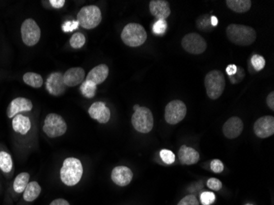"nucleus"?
I'll return each mask as SVG.
<instances>
[{"label": "nucleus", "instance_id": "f257e3e1", "mask_svg": "<svg viewBox=\"0 0 274 205\" xmlns=\"http://www.w3.org/2000/svg\"><path fill=\"white\" fill-rule=\"evenodd\" d=\"M229 40L236 46H249L256 41V32L248 26L231 24L226 28Z\"/></svg>", "mask_w": 274, "mask_h": 205}, {"label": "nucleus", "instance_id": "f03ea898", "mask_svg": "<svg viewBox=\"0 0 274 205\" xmlns=\"http://www.w3.org/2000/svg\"><path fill=\"white\" fill-rule=\"evenodd\" d=\"M83 174L82 164L80 160L75 158H68L64 160L60 171L61 180L64 184L72 186L78 184Z\"/></svg>", "mask_w": 274, "mask_h": 205}, {"label": "nucleus", "instance_id": "7ed1b4c3", "mask_svg": "<svg viewBox=\"0 0 274 205\" xmlns=\"http://www.w3.org/2000/svg\"><path fill=\"white\" fill-rule=\"evenodd\" d=\"M225 84L226 82L224 73L218 70L210 72L204 79V86L208 98L212 100L220 98L224 93Z\"/></svg>", "mask_w": 274, "mask_h": 205}, {"label": "nucleus", "instance_id": "20e7f679", "mask_svg": "<svg viewBox=\"0 0 274 205\" xmlns=\"http://www.w3.org/2000/svg\"><path fill=\"white\" fill-rule=\"evenodd\" d=\"M124 43L130 47H138L147 40L144 28L138 23H129L124 28L121 34Z\"/></svg>", "mask_w": 274, "mask_h": 205}, {"label": "nucleus", "instance_id": "39448f33", "mask_svg": "<svg viewBox=\"0 0 274 205\" xmlns=\"http://www.w3.org/2000/svg\"><path fill=\"white\" fill-rule=\"evenodd\" d=\"M102 20L101 11L97 6L89 5L82 8L78 14V22L79 25L84 29L90 30L100 25Z\"/></svg>", "mask_w": 274, "mask_h": 205}, {"label": "nucleus", "instance_id": "423d86ee", "mask_svg": "<svg viewBox=\"0 0 274 205\" xmlns=\"http://www.w3.org/2000/svg\"><path fill=\"white\" fill-rule=\"evenodd\" d=\"M132 123L137 132L146 134L153 129V114L148 108L140 107L133 114Z\"/></svg>", "mask_w": 274, "mask_h": 205}, {"label": "nucleus", "instance_id": "0eeeda50", "mask_svg": "<svg viewBox=\"0 0 274 205\" xmlns=\"http://www.w3.org/2000/svg\"><path fill=\"white\" fill-rule=\"evenodd\" d=\"M43 130L50 138L61 136L66 132V122L64 121L62 116L58 114H48L44 120Z\"/></svg>", "mask_w": 274, "mask_h": 205}, {"label": "nucleus", "instance_id": "6e6552de", "mask_svg": "<svg viewBox=\"0 0 274 205\" xmlns=\"http://www.w3.org/2000/svg\"><path fill=\"white\" fill-rule=\"evenodd\" d=\"M186 111V106L182 101H171L165 108V120L171 125H176L185 118Z\"/></svg>", "mask_w": 274, "mask_h": 205}, {"label": "nucleus", "instance_id": "1a4fd4ad", "mask_svg": "<svg viewBox=\"0 0 274 205\" xmlns=\"http://www.w3.org/2000/svg\"><path fill=\"white\" fill-rule=\"evenodd\" d=\"M22 38L26 46H34L40 39V29L33 19L24 20L21 28Z\"/></svg>", "mask_w": 274, "mask_h": 205}, {"label": "nucleus", "instance_id": "9d476101", "mask_svg": "<svg viewBox=\"0 0 274 205\" xmlns=\"http://www.w3.org/2000/svg\"><path fill=\"white\" fill-rule=\"evenodd\" d=\"M182 46L190 54H200L207 48V43L203 37L197 33L186 34L182 40Z\"/></svg>", "mask_w": 274, "mask_h": 205}, {"label": "nucleus", "instance_id": "9b49d317", "mask_svg": "<svg viewBox=\"0 0 274 205\" xmlns=\"http://www.w3.org/2000/svg\"><path fill=\"white\" fill-rule=\"evenodd\" d=\"M254 130L257 136L262 139L274 134V118L272 116H262L254 122Z\"/></svg>", "mask_w": 274, "mask_h": 205}, {"label": "nucleus", "instance_id": "f8f14e48", "mask_svg": "<svg viewBox=\"0 0 274 205\" xmlns=\"http://www.w3.org/2000/svg\"><path fill=\"white\" fill-rule=\"evenodd\" d=\"M66 86L61 72L51 73L46 80V89L54 96H62L66 90Z\"/></svg>", "mask_w": 274, "mask_h": 205}, {"label": "nucleus", "instance_id": "ddd939ff", "mask_svg": "<svg viewBox=\"0 0 274 205\" xmlns=\"http://www.w3.org/2000/svg\"><path fill=\"white\" fill-rule=\"evenodd\" d=\"M33 108V104L32 101L28 98H15L10 102L7 110V116L10 118H12L21 112H29Z\"/></svg>", "mask_w": 274, "mask_h": 205}, {"label": "nucleus", "instance_id": "4468645a", "mask_svg": "<svg viewBox=\"0 0 274 205\" xmlns=\"http://www.w3.org/2000/svg\"><path fill=\"white\" fill-rule=\"evenodd\" d=\"M243 128H244V125L242 119L238 116H232L225 122L222 128V132L226 138L235 139L242 134Z\"/></svg>", "mask_w": 274, "mask_h": 205}, {"label": "nucleus", "instance_id": "2eb2a0df", "mask_svg": "<svg viewBox=\"0 0 274 205\" xmlns=\"http://www.w3.org/2000/svg\"><path fill=\"white\" fill-rule=\"evenodd\" d=\"M90 116L100 123H107L110 121L111 112L106 104L103 102H96L90 107Z\"/></svg>", "mask_w": 274, "mask_h": 205}, {"label": "nucleus", "instance_id": "dca6fc26", "mask_svg": "<svg viewBox=\"0 0 274 205\" xmlns=\"http://www.w3.org/2000/svg\"><path fill=\"white\" fill-rule=\"evenodd\" d=\"M133 174L129 168L125 166H116L112 170L111 178L119 186H126L132 180Z\"/></svg>", "mask_w": 274, "mask_h": 205}, {"label": "nucleus", "instance_id": "f3484780", "mask_svg": "<svg viewBox=\"0 0 274 205\" xmlns=\"http://www.w3.org/2000/svg\"><path fill=\"white\" fill-rule=\"evenodd\" d=\"M150 11L158 20H166L171 14L168 2L164 0H152L150 2Z\"/></svg>", "mask_w": 274, "mask_h": 205}, {"label": "nucleus", "instance_id": "a211bd4d", "mask_svg": "<svg viewBox=\"0 0 274 205\" xmlns=\"http://www.w3.org/2000/svg\"><path fill=\"white\" fill-rule=\"evenodd\" d=\"M84 69L82 68H72L64 74V83L66 86H76L84 79Z\"/></svg>", "mask_w": 274, "mask_h": 205}, {"label": "nucleus", "instance_id": "6ab92c4d", "mask_svg": "<svg viewBox=\"0 0 274 205\" xmlns=\"http://www.w3.org/2000/svg\"><path fill=\"white\" fill-rule=\"evenodd\" d=\"M110 72L108 66L106 64H100L94 66L92 71L88 73L86 76V80L93 82L96 86L103 83L107 79Z\"/></svg>", "mask_w": 274, "mask_h": 205}, {"label": "nucleus", "instance_id": "aec40b11", "mask_svg": "<svg viewBox=\"0 0 274 205\" xmlns=\"http://www.w3.org/2000/svg\"><path fill=\"white\" fill-rule=\"evenodd\" d=\"M180 164L185 165H192L199 162L200 154L196 150L188 146H182L178 152Z\"/></svg>", "mask_w": 274, "mask_h": 205}, {"label": "nucleus", "instance_id": "412c9836", "mask_svg": "<svg viewBox=\"0 0 274 205\" xmlns=\"http://www.w3.org/2000/svg\"><path fill=\"white\" fill-rule=\"evenodd\" d=\"M12 124L14 130L21 134H26L32 128L30 118L28 116H23L22 114H18L14 116Z\"/></svg>", "mask_w": 274, "mask_h": 205}, {"label": "nucleus", "instance_id": "4be33fe9", "mask_svg": "<svg viewBox=\"0 0 274 205\" xmlns=\"http://www.w3.org/2000/svg\"><path fill=\"white\" fill-rule=\"evenodd\" d=\"M250 0H226V4L230 10L238 14H244L252 8Z\"/></svg>", "mask_w": 274, "mask_h": 205}, {"label": "nucleus", "instance_id": "5701e85b", "mask_svg": "<svg viewBox=\"0 0 274 205\" xmlns=\"http://www.w3.org/2000/svg\"><path fill=\"white\" fill-rule=\"evenodd\" d=\"M42 192V188L36 182H32L28 183V186L26 188L23 193V198L28 202H32L36 200Z\"/></svg>", "mask_w": 274, "mask_h": 205}, {"label": "nucleus", "instance_id": "b1692460", "mask_svg": "<svg viewBox=\"0 0 274 205\" xmlns=\"http://www.w3.org/2000/svg\"><path fill=\"white\" fill-rule=\"evenodd\" d=\"M30 180V175L28 172H22L19 174L14 182V189L16 193L21 194L25 190L26 188L28 186V183Z\"/></svg>", "mask_w": 274, "mask_h": 205}, {"label": "nucleus", "instance_id": "393cba45", "mask_svg": "<svg viewBox=\"0 0 274 205\" xmlns=\"http://www.w3.org/2000/svg\"><path fill=\"white\" fill-rule=\"evenodd\" d=\"M23 82L33 88H40L44 83L42 76L34 72H26L24 74Z\"/></svg>", "mask_w": 274, "mask_h": 205}, {"label": "nucleus", "instance_id": "a878e982", "mask_svg": "<svg viewBox=\"0 0 274 205\" xmlns=\"http://www.w3.org/2000/svg\"><path fill=\"white\" fill-rule=\"evenodd\" d=\"M0 169L5 174H8L12 169L11 155L4 151L0 152Z\"/></svg>", "mask_w": 274, "mask_h": 205}, {"label": "nucleus", "instance_id": "bb28decb", "mask_svg": "<svg viewBox=\"0 0 274 205\" xmlns=\"http://www.w3.org/2000/svg\"><path fill=\"white\" fill-rule=\"evenodd\" d=\"M80 92L86 98H92L94 97L97 90V86L93 82L86 80L80 86Z\"/></svg>", "mask_w": 274, "mask_h": 205}, {"label": "nucleus", "instance_id": "cd10ccee", "mask_svg": "<svg viewBox=\"0 0 274 205\" xmlns=\"http://www.w3.org/2000/svg\"><path fill=\"white\" fill-rule=\"evenodd\" d=\"M86 43V37L82 33H75L70 39V44L74 48H80Z\"/></svg>", "mask_w": 274, "mask_h": 205}, {"label": "nucleus", "instance_id": "c85d7f7f", "mask_svg": "<svg viewBox=\"0 0 274 205\" xmlns=\"http://www.w3.org/2000/svg\"><path fill=\"white\" fill-rule=\"evenodd\" d=\"M250 61H252V66H253L256 71H261V70H263L265 66L264 58L263 56H261V55H253Z\"/></svg>", "mask_w": 274, "mask_h": 205}, {"label": "nucleus", "instance_id": "c756f323", "mask_svg": "<svg viewBox=\"0 0 274 205\" xmlns=\"http://www.w3.org/2000/svg\"><path fill=\"white\" fill-rule=\"evenodd\" d=\"M168 23L166 20H157L153 25V32L156 34L162 36L167 30Z\"/></svg>", "mask_w": 274, "mask_h": 205}, {"label": "nucleus", "instance_id": "7c9ffc66", "mask_svg": "<svg viewBox=\"0 0 274 205\" xmlns=\"http://www.w3.org/2000/svg\"><path fill=\"white\" fill-rule=\"evenodd\" d=\"M196 25L200 30H210L212 28V25H211L210 16H208V15L201 16L197 20Z\"/></svg>", "mask_w": 274, "mask_h": 205}, {"label": "nucleus", "instance_id": "2f4dec72", "mask_svg": "<svg viewBox=\"0 0 274 205\" xmlns=\"http://www.w3.org/2000/svg\"><path fill=\"white\" fill-rule=\"evenodd\" d=\"M160 157L166 164H172L175 162V154L168 150H162L160 151Z\"/></svg>", "mask_w": 274, "mask_h": 205}, {"label": "nucleus", "instance_id": "473e14b6", "mask_svg": "<svg viewBox=\"0 0 274 205\" xmlns=\"http://www.w3.org/2000/svg\"><path fill=\"white\" fill-rule=\"evenodd\" d=\"M216 200V196L212 192H203L200 194L201 204L203 205H211Z\"/></svg>", "mask_w": 274, "mask_h": 205}, {"label": "nucleus", "instance_id": "72a5a7b5", "mask_svg": "<svg viewBox=\"0 0 274 205\" xmlns=\"http://www.w3.org/2000/svg\"><path fill=\"white\" fill-rule=\"evenodd\" d=\"M178 205H199V202L196 196L189 194L184 197Z\"/></svg>", "mask_w": 274, "mask_h": 205}, {"label": "nucleus", "instance_id": "f704fd0d", "mask_svg": "<svg viewBox=\"0 0 274 205\" xmlns=\"http://www.w3.org/2000/svg\"><path fill=\"white\" fill-rule=\"evenodd\" d=\"M79 26V22L78 20H71L64 23L62 26V29L64 32H71L76 30Z\"/></svg>", "mask_w": 274, "mask_h": 205}, {"label": "nucleus", "instance_id": "c9c22d12", "mask_svg": "<svg viewBox=\"0 0 274 205\" xmlns=\"http://www.w3.org/2000/svg\"><path fill=\"white\" fill-rule=\"evenodd\" d=\"M210 168L215 174H221L224 170V164L220 160H214L210 164Z\"/></svg>", "mask_w": 274, "mask_h": 205}, {"label": "nucleus", "instance_id": "e433bc0d", "mask_svg": "<svg viewBox=\"0 0 274 205\" xmlns=\"http://www.w3.org/2000/svg\"><path fill=\"white\" fill-rule=\"evenodd\" d=\"M207 186L210 189H212V190H220L222 187V184L217 178H210L207 182Z\"/></svg>", "mask_w": 274, "mask_h": 205}, {"label": "nucleus", "instance_id": "4c0bfd02", "mask_svg": "<svg viewBox=\"0 0 274 205\" xmlns=\"http://www.w3.org/2000/svg\"><path fill=\"white\" fill-rule=\"evenodd\" d=\"M238 66H236L235 64H230V65L226 66V72L229 76V78L235 75L236 72H238Z\"/></svg>", "mask_w": 274, "mask_h": 205}, {"label": "nucleus", "instance_id": "58836bf2", "mask_svg": "<svg viewBox=\"0 0 274 205\" xmlns=\"http://www.w3.org/2000/svg\"><path fill=\"white\" fill-rule=\"evenodd\" d=\"M50 2L52 5V7L58 10V8L64 7L66 2H65V0H50Z\"/></svg>", "mask_w": 274, "mask_h": 205}, {"label": "nucleus", "instance_id": "ea45409f", "mask_svg": "<svg viewBox=\"0 0 274 205\" xmlns=\"http://www.w3.org/2000/svg\"><path fill=\"white\" fill-rule=\"evenodd\" d=\"M267 104L271 110H274V92H272L268 96Z\"/></svg>", "mask_w": 274, "mask_h": 205}, {"label": "nucleus", "instance_id": "a19ab883", "mask_svg": "<svg viewBox=\"0 0 274 205\" xmlns=\"http://www.w3.org/2000/svg\"><path fill=\"white\" fill-rule=\"evenodd\" d=\"M50 205H70L69 204L68 201L65 200L64 198H58V200H54L52 203L50 204Z\"/></svg>", "mask_w": 274, "mask_h": 205}, {"label": "nucleus", "instance_id": "79ce46f5", "mask_svg": "<svg viewBox=\"0 0 274 205\" xmlns=\"http://www.w3.org/2000/svg\"><path fill=\"white\" fill-rule=\"evenodd\" d=\"M211 25L212 26H216L218 24V20L217 16H212L210 18Z\"/></svg>", "mask_w": 274, "mask_h": 205}, {"label": "nucleus", "instance_id": "37998d69", "mask_svg": "<svg viewBox=\"0 0 274 205\" xmlns=\"http://www.w3.org/2000/svg\"><path fill=\"white\" fill-rule=\"evenodd\" d=\"M140 108V105H138V104H136V105H135V106H134V110H138V108Z\"/></svg>", "mask_w": 274, "mask_h": 205}, {"label": "nucleus", "instance_id": "c03bdc74", "mask_svg": "<svg viewBox=\"0 0 274 205\" xmlns=\"http://www.w3.org/2000/svg\"><path fill=\"white\" fill-rule=\"evenodd\" d=\"M246 205H252V204H246Z\"/></svg>", "mask_w": 274, "mask_h": 205}]
</instances>
